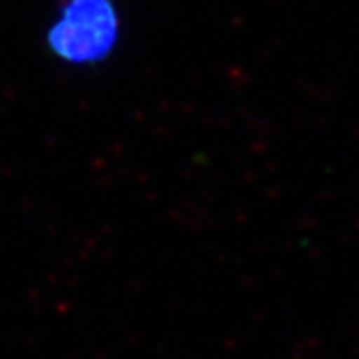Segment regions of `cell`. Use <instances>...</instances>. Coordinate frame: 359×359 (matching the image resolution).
<instances>
[{
	"label": "cell",
	"instance_id": "6da1fadb",
	"mask_svg": "<svg viewBox=\"0 0 359 359\" xmlns=\"http://www.w3.org/2000/svg\"><path fill=\"white\" fill-rule=\"evenodd\" d=\"M118 16L110 0H70L52 26V50L70 62L100 60L114 46Z\"/></svg>",
	"mask_w": 359,
	"mask_h": 359
}]
</instances>
